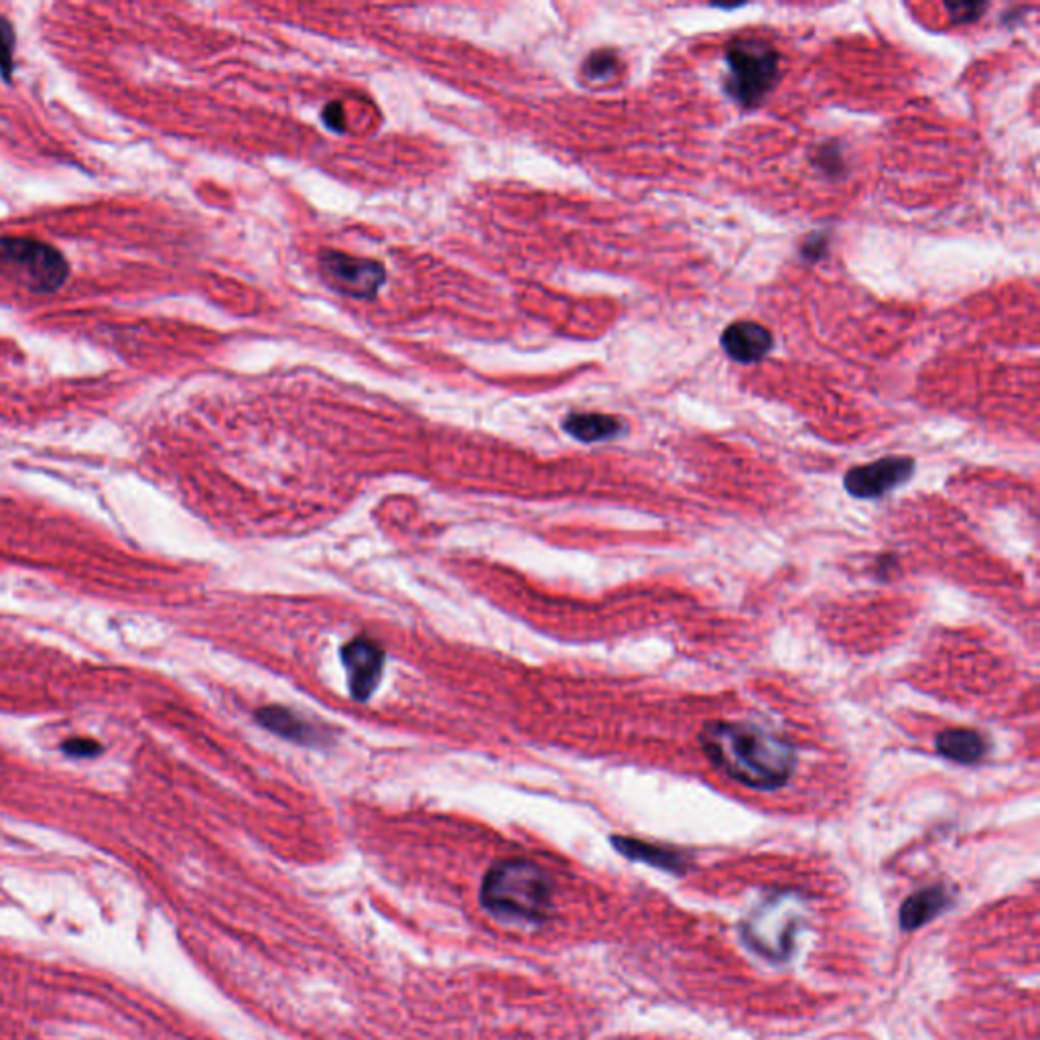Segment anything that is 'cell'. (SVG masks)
I'll list each match as a JSON object with an SVG mask.
<instances>
[{
  "label": "cell",
  "instance_id": "1",
  "mask_svg": "<svg viewBox=\"0 0 1040 1040\" xmlns=\"http://www.w3.org/2000/svg\"><path fill=\"white\" fill-rule=\"evenodd\" d=\"M699 746L716 770L754 791L782 789L799 764L791 742L746 721H709Z\"/></svg>",
  "mask_w": 1040,
  "mask_h": 1040
},
{
  "label": "cell",
  "instance_id": "2",
  "mask_svg": "<svg viewBox=\"0 0 1040 1040\" xmlns=\"http://www.w3.org/2000/svg\"><path fill=\"white\" fill-rule=\"evenodd\" d=\"M480 902L490 915L542 923L553 902V880L535 861H496L482 880Z\"/></svg>",
  "mask_w": 1040,
  "mask_h": 1040
},
{
  "label": "cell",
  "instance_id": "3",
  "mask_svg": "<svg viewBox=\"0 0 1040 1040\" xmlns=\"http://www.w3.org/2000/svg\"><path fill=\"white\" fill-rule=\"evenodd\" d=\"M0 275L37 295L56 293L70 277V263L37 238L0 237Z\"/></svg>",
  "mask_w": 1040,
  "mask_h": 1040
},
{
  "label": "cell",
  "instance_id": "4",
  "mask_svg": "<svg viewBox=\"0 0 1040 1040\" xmlns=\"http://www.w3.org/2000/svg\"><path fill=\"white\" fill-rule=\"evenodd\" d=\"M725 92L744 108H754L778 82V54L758 37H735L725 49Z\"/></svg>",
  "mask_w": 1040,
  "mask_h": 1040
},
{
  "label": "cell",
  "instance_id": "5",
  "mask_svg": "<svg viewBox=\"0 0 1040 1040\" xmlns=\"http://www.w3.org/2000/svg\"><path fill=\"white\" fill-rule=\"evenodd\" d=\"M323 281L338 293L356 299H373L385 283V266L376 261L350 256L338 250L321 252Z\"/></svg>",
  "mask_w": 1040,
  "mask_h": 1040
},
{
  "label": "cell",
  "instance_id": "6",
  "mask_svg": "<svg viewBox=\"0 0 1040 1040\" xmlns=\"http://www.w3.org/2000/svg\"><path fill=\"white\" fill-rule=\"evenodd\" d=\"M915 473V459L888 456L866 466H856L846 473L844 488L849 496L861 500L882 499L888 492L906 484Z\"/></svg>",
  "mask_w": 1040,
  "mask_h": 1040
},
{
  "label": "cell",
  "instance_id": "7",
  "mask_svg": "<svg viewBox=\"0 0 1040 1040\" xmlns=\"http://www.w3.org/2000/svg\"><path fill=\"white\" fill-rule=\"evenodd\" d=\"M342 663L346 666L350 694L358 701H366L380 683L385 651L375 640L358 637L342 649Z\"/></svg>",
  "mask_w": 1040,
  "mask_h": 1040
},
{
  "label": "cell",
  "instance_id": "8",
  "mask_svg": "<svg viewBox=\"0 0 1040 1040\" xmlns=\"http://www.w3.org/2000/svg\"><path fill=\"white\" fill-rule=\"evenodd\" d=\"M775 346V338L756 321H735L721 333L723 352L740 364H754Z\"/></svg>",
  "mask_w": 1040,
  "mask_h": 1040
},
{
  "label": "cell",
  "instance_id": "9",
  "mask_svg": "<svg viewBox=\"0 0 1040 1040\" xmlns=\"http://www.w3.org/2000/svg\"><path fill=\"white\" fill-rule=\"evenodd\" d=\"M935 748L951 763L975 764L980 763L987 754V742H985L984 735L975 732V730L951 728V730H944L941 734H937Z\"/></svg>",
  "mask_w": 1040,
  "mask_h": 1040
},
{
  "label": "cell",
  "instance_id": "10",
  "mask_svg": "<svg viewBox=\"0 0 1040 1040\" xmlns=\"http://www.w3.org/2000/svg\"><path fill=\"white\" fill-rule=\"evenodd\" d=\"M612 844L630 860L644 861L668 872H683L685 868V860L679 852L668 849V847L654 846V844H647V842L625 837V835H614Z\"/></svg>",
  "mask_w": 1040,
  "mask_h": 1040
},
{
  "label": "cell",
  "instance_id": "11",
  "mask_svg": "<svg viewBox=\"0 0 1040 1040\" xmlns=\"http://www.w3.org/2000/svg\"><path fill=\"white\" fill-rule=\"evenodd\" d=\"M563 430L583 444H596V442H608V439L618 437L625 430V425H622L620 419L612 415L571 413L563 421Z\"/></svg>",
  "mask_w": 1040,
  "mask_h": 1040
},
{
  "label": "cell",
  "instance_id": "12",
  "mask_svg": "<svg viewBox=\"0 0 1040 1040\" xmlns=\"http://www.w3.org/2000/svg\"><path fill=\"white\" fill-rule=\"evenodd\" d=\"M947 906V892L941 887L925 888L908 896L901 906V927L904 930L921 929Z\"/></svg>",
  "mask_w": 1040,
  "mask_h": 1040
},
{
  "label": "cell",
  "instance_id": "13",
  "mask_svg": "<svg viewBox=\"0 0 1040 1040\" xmlns=\"http://www.w3.org/2000/svg\"><path fill=\"white\" fill-rule=\"evenodd\" d=\"M259 721L263 723L266 730L275 732L277 735H283L292 742H299V744H316L318 740V732L306 723L304 720H299L293 711L289 709L278 708V706H266V708L261 709L256 713Z\"/></svg>",
  "mask_w": 1040,
  "mask_h": 1040
},
{
  "label": "cell",
  "instance_id": "14",
  "mask_svg": "<svg viewBox=\"0 0 1040 1040\" xmlns=\"http://www.w3.org/2000/svg\"><path fill=\"white\" fill-rule=\"evenodd\" d=\"M618 71V57L614 52H596L585 59L583 73L587 80H608Z\"/></svg>",
  "mask_w": 1040,
  "mask_h": 1040
},
{
  "label": "cell",
  "instance_id": "15",
  "mask_svg": "<svg viewBox=\"0 0 1040 1040\" xmlns=\"http://www.w3.org/2000/svg\"><path fill=\"white\" fill-rule=\"evenodd\" d=\"M14 28L11 21L0 16V73L11 82L14 68Z\"/></svg>",
  "mask_w": 1040,
  "mask_h": 1040
},
{
  "label": "cell",
  "instance_id": "16",
  "mask_svg": "<svg viewBox=\"0 0 1040 1040\" xmlns=\"http://www.w3.org/2000/svg\"><path fill=\"white\" fill-rule=\"evenodd\" d=\"M987 9V4H973V2H961V4H947V11L958 19L959 23H968L978 19V14Z\"/></svg>",
  "mask_w": 1040,
  "mask_h": 1040
},
{
  "label": "cell",
  "instance_id": "17",
  "mask_svg": "<svg viewBox=\"0 0 1040 1040\" xmlns=\"http://www.w3.org/2000/svg\"><path fill=\"white\" fill-rule=\"evenodd\" d=\"M64 750H66V752H70L71 756H83V758H90V756H94V754L100 752V746H98L94 740H88V738H83V740H80V738H73L71 742H68V744L64 746Z\"/></svg>",
  "mask_w": 1040,
  "mask_h": 1040
},
{
  "label": "cell",
  "instance_id": "18",
  "mask_svg": "<svg viewBox=\"0 0 1040 1040\" xmlns=\"http://www.w3.org/2000/svg\"><path fill=\"white\" fill-rule=\"evenodd\" d=\"M323 121L328 123L330 128L333 130H342L344 128V116H342V104L340 102H332L325 106L323 111Z\"/></svg>",
  "mask_w": 1040,
  "mask_h": 1040
}]
</instances>
